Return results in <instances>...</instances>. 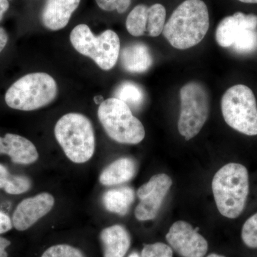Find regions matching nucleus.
I'll return each mask as SVG.
<instances>
[{
  "label": "nucleus",
  "instance_id": "obj_34",
  "mask_svg": "<svg viewBox=\"0 0 257 257\" xmlns=\"http://www.w3.org/2000/svg\"><path fill=\"white\" fill-rule=\"evenodd\" d=\"M128 257H140V255H139L138 253L133 252V253H132L131 254H130V256H128Z\"/></svg>",
  "mask_w": 257,
  "mask_h": 257
},
{
  "label": "nucleus",
  "instance_id": "obj_22",
  "mask_svg": "<svg viewBox=\"0 0 257 257\" xmlns=\"http://www.w3.org/2000/svg\"><path fill=\"white\" fill-rule=\"evenodd\" d=\"M166 15L165 8L162 5L155 4L148 8L146 35L156 37L163 32Z\"/></svg>",
  "mask_w": 257,
  "mask_h": 257
},
{
  "label": "nucleus",
  "instance_id": "obj_21",
  "mask_svg": "<svg viewBox=\"0 0 257 257\" xmlns=\"http://www.w3.org/2000/svg\"><path fill=\"white\" fill-rule=\"evenodd\" d=\"M148 8L146 5H139L130 12L126 20V30L130 35L134 37L146 35Z\"/></svg>",
  "mask_w": 257,
  "mask_h": 257
},
{
  "label": "nucleus",
  "instance_id": "obj_5",
  "mask_svg": "<svg viewBox=\"0 0 257 257\" xmlns=\"http://www.w3.org/2000/svg\"><path fill=\"white\" fill-rule=\"evenodd\" d=\"M98 118L108 136L116 143L137 145L145 139L143 123L134 116L126 103L116 98H109L101 103Z\"/></svg>",
  "mask_w": 257,
  "mask_h": 257
},
{
  "label": "nucleus",
  "instance_id": "obj_24",
  "mask_svg": "<svg viewBox=\"0 0 257 257\" xmlns=\"http://www.w3.org/2000/svg\"><path fill=\"white\" fill-rule=\"evenodd\" d=\"M41 257H86L79 248L68 244H57L50 246Z\"/></svg>",
  "mask_w": 257,
  "mask_h": 257
},
{
  "label": "nucleus",
  "instance_id": "obj_28",
  "mask_svg": "<svg viewBox=\"0 0 257 257\" xmlns=\"http://www.w3.org/2000/svg\"><path fill=\"white\" fill-rule=\"evenodd\" d=\"M11 244V241L6 238L0 236V257H8L6 248Z\"/></svg>",
  "mask_w": 257,
  "mask_h": 257
},
{
  "label": "nucleus",
  "instance_id": "obj_17",
  "mask_svg": "<svg viewBox=\"0 0 257 257\" xmlns=\"http://www.w3.org/2000/svg\"><path fill=\"white\" fill-rule=\"evenodd\" d=\"M137 173L135 161L128 157H121L107 166L99 176V182L104 186L118 185L127 182Z\"/></svg>",
  "mask_w": 257,
  "mask_h": 257
},
{
  "label": "nucleus",
  "instance_id": "obj_6",
  "mask_svg": "<svg viewBox=\"0 0 257 257\" xmlns=\"http://www.w3.org/2000/svg\"><path fill=\"white\" fill-rule=\"evenodd\" d=\"M221 108L228 126L245 136H257L256 99L248 86L236 84L228 89L221 98Z\"/></svg>",
  "mask_w": 257,
  "mask_h": 257
},
{
  "label": "nucleus",
  "instance_id": "obj_8",
  "mask_svg": "<svg viewBox=\"0 0 257 257\" xmlns=\"http://www.w3.org/2000/svg\"><path fill=\"white\" fill-rule=\"evenodd\" d=\"M181 109L179 133L186 140L197 136L209 114V96L201 83L191 82L180 90Z\"/></svg>",
  "mask_w": 257,
  "mask_h": 257
},
{
  "label": "nucleus",
  "instance_id": "obj_32",
  "mask_svg": "<svg viewBox=\"0 0 257 257\" xmlns=\"http://www.w3.org/2000/svg\"><path fill=\"white\" fill-rule=\"evenodd\" d=\"M94 101H95L96 104H99V103H101L104 100H103L102 97L101 96H98L94 97Z\"/></svg>",
  "mask_w": 257,
  "mask_h": 257
},
{
  "label": "nucleus",
  "instance_id": "obj_14",
  "mask_svg": "<svg viewBox=\"0 0 257 257\" xmlns=\"http://www.w3.org/2000/svg\"><path fill=\"white\" fill-rule=\"evenodd\" d=\"M81 0H47L42 14V23L49 30L57 31L69 23Z\"/></svg>",
  "mask_w": 257,
  "mask_h": 257
},
{
  "label": "nucleus",
  "instance_id": "obj_25",
  "mask_svg": "<svg viewBox=\"0 0 257 257\" xmlns=\"http://www.w3.org/2000/svg\"><path fill=\"white\" fill-rule=\"evenodd\" d=\"M141 257H173V252L168 245L157 242L145 245Z\"/></svg>",
  "mask_w": 257,
  "mask_h": 257
},
{
  "label": "nucleus",
  "instance_id": "obj_33",
  "mask_svg": "<svg viewBox=\"0 0 257 257\" xmlns=\"http://www.w3.org/2000/svg\"><path fill=\"white\" fill-rule=\"evenodd\" d=\"M207 257H225L224 256H221V255L216 254V253H211V254L209 255Z\"/></svg>",
  "mask_w": 257,
  "mask_h": 257
},
{
  "label": "nucleus",
  "instance_id": "obj_12",
  "mask_svg": "<svg viewBox=\"0 0 257 257\" xmlns=\"http://www.w3.org/2000/svg\"><path fill=\"white\" fill-rule=\"evenodd\" d=\"M54 205L55 198L50 193H40L35 197L24 199L13 213V226L20 231L30 229L37 221L47 215Z\"/></svg>",
  "mask_w": 257,
  "mask_h": 257
},
{
  "label": "nucleus",
  "instance_id": "obj_16",
  "mask_svg": "<svg viewBox=\"0 0 257 257\" xmlns=\"http://www.w3.org/2000/svg\"><path fill=\"white\" fill-rule=\"evenodd\" d=\"M104 257H124L131 245V237L127 230L121 225L106 227L100 233Z\"/></svg>",
  "mask_w": 257,
  "mask_h": 257
},
{
  "label": "nucleus",
  "instance_id": "obj_1",
  "mask_svg": "<svg viewBox=\"0 0 257 257\" xmlns=\"http://www.w3.org/2000/svg\"><path fill=\"white\" fill-rule=\"evenodd\" d=\"M213 194L218 210L229 219L242 215L250 193L247 167L239 162H229L216 172L212 184Z\"/></svg>",
  "mask_w": 257,
  "mask_h": 257
},
{
  "label": "nucleus",
  "instance_id": "obj_9",
  "mask_svg": "<svg viewBox=\"0 0 257 257\" xmlns=\"http://www.w3.org/2000/svg\"><path fill=\"white\" fill-rule=\"evenodd\" d=\"M216 41L223 48H232L239 54L251 53L257 50V15L234 13L218 25Z\"/></svg>",
  "mask_w": 257,
  "mask_h": 257
},
{
  "label": "nucleus",
  "instance_id": "obj_11",
  "mask_svg": "<svg viewBox=\"0 0 257 257\" xmlns=\"http://www.w3.org/2000/svg\"><path fill=\"white\" fill-rule=\"evenodd\" d=\"M174 249L183 257H204L207 252V240L184 221H176L166 235Z\"/></svg>",
  "mask_w": 257,
  "mask_h": 257
},
{
  "label": "nucleus",
  "instance_id": "obj_4",
  "mask_svg": "<svg viewBox=\"0 0 257 257\" xmlns=\"http://www.w3.org/2000/svg\"><path fill=\"white\" fill-rule=\"evenodd\" d=\"M57 94V84L50 74L36 72L24 76L8 89L5 101L12 109L33 111L50 104Z\"/></svg>",
  "mask_w": 257,
  "mask_h": 257
},
{
  "label": "nucleus",
  "instance_id": "obj_23",
  "mask_svg": "<svg viewBox=\"0 0 257 257\" xmlns=\"http://www.w3.org/2000/svg\"><path fill=\"white\" fill-rule=\"evenodd\" d=\"M243 243L250 248H257V211L243 222L241 231Z\"/></svg>",
  "mask_w": 257,
  "mask_h": 257
},
{
  "label": "nucleus",
  "instance_id": "obj_31",
  "mask_svg": "<svg viewBox=\"0 0 257 257\" xmlns=\"http://www.w3.org/2000/svg\"><path fill=\"white\" fill-rule=\"evenodd\" d=\"M243 3H246V4H256L257 0H239Z\"/></svg>",
  "mask_w": 257,
  "mask_h": 257
},
{
  "label": "nucleus",
  "instance_id": "obj_15",
  "mask_svg": "<svg viewBox=\"0 0 257 257\" xmlns=\"http://www.w3.org/2000/svg\"><path fill=\"white\" fill-rule=\"evenodd\" d=\"M120 60L123 68L134 74L146 72L153 64L150 48L143 42H135L123 48Z\"/></svg>",
  "mask_w": 257,
  "mask_h": 257
},
{
  "label": "nucleus",
  "instance_id": "obj_20",
  "mask_svg": "<svg viewBox=\"0 0 257 257\" xmlns=\"http://www.w3.org/2000/svg\"><path fill=\"white\" fill-rule=\"evenodd\" d=\"M32 187V182L26 176L13 175L8 168L0 163V189L13 195H18L28 192Z\"/></svg>",
  "mask_w": 257,
  "mask_h": 257
},
{
  "label": "nucleus",
  "instance_id": "obj_18",
  "mask_svg": "<svg viewBox=\"0 0 257 257\" xmlns=\"http://www.w3.org/2000/svg\"><path fill=\"white\" fill-rule=\"evenodd\" d=\"M135 198V192L133 188L123 187L106 191L103 194L102 203L106 210L109 212L124 216L130 210Z\"/></svg>",
  "mask_w": 257,
  "mask_h": 257
},
{
  "label": "nucleus",
  "instance_id": "obj_19",
  "mask_svg": "<svg viewBox=\"0 0 257 257\" xmlns=\"http://www.w3.org/2000/svg\"><path fill=\"white\" fill-rule=\"evenodd\" d=\"M114 97L126 103L130 109L141 107L145 100L143 87L131 81H124L115 89Z\"/></svg>",
  "mask_w": 257,
  "mask_h": 257
},
{
  "label": "nucleus",
  "instance_id": "obj_26",
  "mask_svg": "<svg viewBox=\"0 0 257 257\" xmlns=\"http://www.w3.org/2000/svg\"><path fill=\"white\" fill-rule=\"evenodd\" d=\"M98 6L104 11H114L119 14L125 13L131 5V0H96Z\"/></svg>",
  "mask_w": 257,
  "mask_h": 257
},
{
  "label": "nucleus",
  "instance_id": "obj_10",
  "mask_svg": "<svg viewBox=\"0 0 257 257\" xmlns=\"http://www.w3.org/2000/svg\"><path fill=\"white\" fill-rule=\"evenodd\" d=\"M172 185V180L168 175L159 174L139 188L140 202L135 211L139 221L152 220L156 217Z\"/></svg>",
  "mask_w": 257,
  "mask_h": 257
},
{
  "label": "nucleus",
  "instance_id": "obj_29",
  "mask_svg": "<svg viewBox=\"0 0 257 257\" xmlns=\"http://www.w3.org/2000/svg\"><path fill=\"white\" fill-rule=\"evenodd\" d=\"M8 41V34L3 28H0V52H2Z\"/></svg>",
  "mask_w": 257,
  "mask_h": 257
},
{
  "label": "nucleus",
  "instance_id": "obj_2",
  "mask_svg": "<svg viewBox=\"0 0 257 257\" xmlns=\"http://www.w3.org/2000/svg\"><path fill=\"white\" fill-rule=\"evenodd\" d=\"M209 28L205 3L202 0H185L171 15L162 33L172 47L187 50L200 43Z\"/></svg>",
  "mask_w": 257,
  "mask_h": 257
},
{
  "label": "nucleus",
  "instance_id": "obj_3",
  "mask_svg": "<svg viewBox=\"0 0 257 257\" xmlns=\"http://www.w3.org/2000/svg\"><path fill=\"white\" fill-rule=\"evenodd\" d=\"M56 140L68 157L76 164L90 160L95 151V135L90 120L79 113H69L57 121Z\"/></svg>",
  "mask_w": 257,
  "mask_h": 257
},
{
  "label": "nucleus",
  "instance_id": "obj_27",
  "mask_svg": "<svg viewBox=\"0 0 257 257\" xmlns=\"http://www.w3.org/2000/svg\"><path fill=\"white\" fill-rule=\"evenodd\" d=\"M12 219L8 214L0 211V234L8 232L13 228Z\"/></svg>",
  "mask_w": 257,
  "mask_h": 257
},
{
  "label": "nucleus",
  "instance_id": "obj_13",
  "mask_svg": "<svg viewBox=\"0 0 257 257\" xmlns=\"http://www.w3.org/2000/svg\"><path fill=\"white\" fill-rule=\"evenodd\" d=\"M0 155H7L18 165H31L39 158L36 147L28 139L8 133L0 137Z\"/></svg>",
  "mask_w": 257,
  "mask_h": 257
},
{
  "label": "nucleus",
  "instance_id": "obj_7",
  "mask_svg": "<svg viewBox=\"0 0 257 257\" xmlns=\"http://www.w3.org/2000/svg\"><path fill=\"white\" fill-rule=\"evenodd\" d=\"M72 46L81 55L89 57L101 69L116 65L120 54V40L116 32L107 30L95 36L86 25H79L70 34Z\"/></svg>",
  "mask_w": 257,
  "mask_h": 257
},
{
  "label": "nucleus",
  "instance_id": "obj_30",
  "mask_svg": "<svg viewBox=\"0 0 257 257\" xmlns=\"http://www.w3.org/2000/svg\"><path fill=\"white\" fill-rule=\"evenodd\" d=\"M10 5L8 0H0V21L3 19L4 14L8 11Z\"/></svg>",
  "mask_w": 257,
  "mask_h": 257
}]
</instances>
